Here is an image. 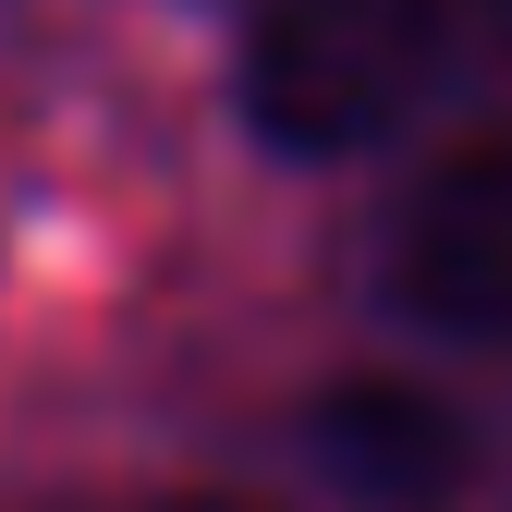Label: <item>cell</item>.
Returning <instances> with one entry per match:
<instances>
[{
	"instance_id": "277c9868",
	"label": "cell",
	"mask_w": 512,
	"mask_h": 512,
	"mask_svg": "<svg viewBox=\"0 0 512 512\" xmlns=\"http://www.w3.org/2000/svg\"><path fill=\"white\" fill-rule=\"evenodd\" d=\"M171 512H256V500H171Z\"/></svg>"
},
{
	"instance_id": "7a4b0ae2",
	"label": "cell",
	"mask_w": 512,
	"mask_h": 512,
	"mask_svg": "<svg viewBox=\"0 0 512 512\" xmlns=\"http://www.w3.org/2000/svg\"><path fill=\"white\" fill-rule=\"evenodd\" d=\"M378 305L427 342H512V135L439 147L378 220Z\"/></svg>"
},
{
	"instance_id": "3957f363",
	"label": "cell",
	"mask_w": 512,
	"mask_h": 512,
	"mask_svg": "<svg viewBox=\"0 0 512 512\" xmlns=\"http://www.w3.org/2000/svg\"><path fill=\"white\" fill-rule=\"evenodd\" d=\"M317 464H330L354 500L427 512V500H452V488H464L476 439H464V415H452V403L403 391V378H354V391L317 403Z\"/></svg>"
},
{
	"instance_id": "6da1fadb",
	"label": "cell",
	"mask_w": 512,
	"mask_h": 512,
	"mask_svg": "<svg viewBox=\"0 0 512 512\" xmlns=\"http://www.w3.org/2000/svg\"><path fill=\"white\" fill-rule=\"evenodd\" d=\"M512 74V0H256L232 98L281 159H378Z\"/></svg>"
}]
</instances>
